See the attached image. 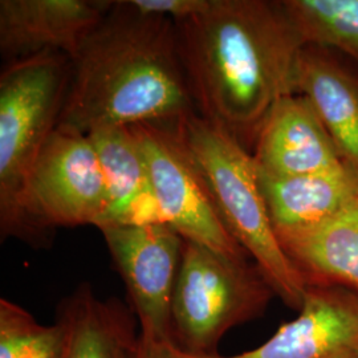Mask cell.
<instances>
[{
	"mask_svg": "<svg viewBox=\"0 0 358 358\" xmlns=\"http://www.w3.org/2000/svg\"><path fill=\"white\" fill-rule=\"evenodd\" d=\"M176 27L196 113L248 149L271 108L297 94L304 44L282 0H211Z\"/></svg>",
	"mask_w": 358,
	"mask_h": 358,
	"instance_id": "1",
	"label": "cell"
},
{
	"mask_svg": "<svg viewBox=\"0 0 358 358\" xmlns=\"http://www.w3.org/2000/svg\"><path fill=\"white\" fill-rule=\"evenodd\" d=\"M137 11L167 17L174 23L203 13L211 0H129Z\"/></svg>",
	"mask_w": 358,
	"mask_h": 358,
	"instance_id": "19",
	"label": "cell"
},
{
	"mask_svg": "<svg viewBox=\"0 0 358 358\" xmlns=\"http://www.w3.org/2000/svg\"><path fill=\"white\" fill-rule=\"evenodd\" d=\"M276 235L306 285L341 287L358 294V195L317 224Z\"/></svg>",
	"mask_w": 358,
	"mask_h": 358,
	"instance_id": "13",
	"label": "cell"
},
{
	"mask_svg": "<svg viewBox=\"0 0 358 358\" xmlns=\"http://www.w3.org/2000/svg\"><path fill=\"white\" fill-rule=\"evenodd\" d=\"M230 358H358V294L307 285L303 307L266 343Z\"/></svg>",
	"mask_w": 358,
	"mask_h": 358,
	"instance_id": "9",
	"label": "cell"
},
{
	"mask_svg": "<svg viewBox=\"0 0 358 358\" xmlns=\"http://www.w3.org/2000/svg\"><path fill=\"white\" fill-rule=\"evenodd\" d=\"M137 358H230L219 353L198 355L185 350L170 340H145L140 336Z\"/></svg>",
	"mask_w": 358,
	"mask_h": 358,
	"instance_id": "20",
	"label": "cell"
},
{
	"mask_svg": "<svg viewBox=\"0 0 358 358\" xmlns=\"http://www.w3.org/2000/svg\"><path fill=\"white\" fill-rule=\"evenodd\" d=\"M252 157L257 171L294 177L345 166L315 109L301 94L275 103L257 130Z\"/></svg>",
	"mask_w": 358,
	"mask_h": 358,
	"instance_id": "11",
	"label": "cell"
},
{
	"mask_svg": "<svg viewBox=\"0 0 358 358\" xmlns=\"http://www.w3.org/2000/svg\"><path fill=\"white\" fill-rule=\"evenodd\" d=\"M259 185L278 232L309 227L337 214L357 196L358 173L348 165L294 177L259 173Z\"/></svg>",
	"mask_w": 358,
	"mask_h": 358,
	"instance_id": "16",
	"label": "cell"
},
{
	"mask_svg": "<svg viewBox=\"0 0 358 358\" xmlns=\"http://www.w3.org/2000/svg\"><path fill=\"white\" fill-rule=\"evenodd\" d=\"M105 210L103 169L88 136L57 127L24 183L11 238L47 248L57 229L97 227Z\"/></svg>",
	"mask_w": 358,
	"mask_h": 358,
	"instance_id": "6",
	"label": "cell"
},
{
	"mask_svg": "<svg viewBox=\"0 0 358 358\" xmlns=\"http://www.w3.org/2000/svg\"><path fill=\"white\" fill-rule=\"evenodd\" d=\"M64 331L59 322L40 324L26 308L0 300V358H62Z\"/></svg>",
	"mask_w": 358,
	"mask_h": 358,
	"instance_id": "18",
	"label": "cell"
},
{
	"mask_svg": "<svg viewBox=\"0 0 358 358\" xmlns=\"http://www.w3.org/2000/svg\"><path fill=\"white\" fill-rule=\"evenodd\" d=\"M112 4L110 0H1V57L6 64L47 52L72 59Z\"/></svg>",
	"mask_w": 358,
	"mask_h": 358,
	"instance_id": "10",
	"label": "cell"
},
{
	"mask_svg": "<svg viewBox=\"0 0 358 358\" xmlns=\"http://www.w3.org/2000/svg\"><path fill=\"white\" fill-rule=\"evenodd\" d=\"M174 127L205 179L226 230L262 271L276 297L299 312L307 285L279 243L252 153L226 129L198 113Z\"/></svg>",
	"mask_w": 358,
	"mask_h": 358,
	"instance_id": "3",
	"label": "cell"
},
{
	"mask_svg": "<svg viewBox=\"0 0 358 358\" xmlns=\"http://www.w3.org/2000/svg\"><path fill=\"white\" fill-rule=\"evenodd\" d=\"M71 60L57 127L87 134L99 127L173 125L196 113L176 23L140 13L129 0L113 1Z\"/></svg>",
	"mask_w": 358,
	"mask_h": 358,
	"instance_id": "2",
	"label": "cell"
},
{
	"mask_svg": "<svg viewBox=\"0 0 358 358\" xmlns=\"http://www.w3.org/2000/svg\"><path fill=\"white\" fill-rule=\"evenodd\" d=\"M64 331L62 358H137L140 324L130 306L117 297L100 299L81 282L57 306Z\"/></svg>",
	"mask_w": 358,
	"mask_h": 358,
	"instance_id": "12",
	"label": "cell"
},
{
	"mask_svg": "<svg viewBox=\"0 0 358 358\" xmlns=\"http://www.w3.org/2000/svg\"><path fill=\"white\" fill-rule=\"evenodd\" d=\"M148 170L161 223L189 242L220 255L250 259L226 230L198 167L179 138L174 124L130 127Z\"/></svg>",
	"mask_w": 358,
	"mask_h": 358,
	"instance_id": "7",
	"label": "cell"
},
{
	"mask_svg": "<svg viewBox=\"0 0 358 358\" xmlns=\"http://www.w3.org/2000/svg\"><path fill=\"white\" fill-rule=\"evenodd\" d=\"M275 291L250 259L185 241L173 299L171 336L198 355H215L226 333L264 315Z\"/></svg>",
	"mask_w": 358,
	"mask_h": 358,
	"instance_id": "5",
	"label": "cell"
},
{
	"mask_svg": "<svg viewBox=\"0 0 358 358\" xmlns=\"http://www.w3.org/2000/svg\"><path fill=\"white\" fill-rule=\"evenodd\" d=\"M103 169L106 210L97 226L161 223L141 149L130 127H99L87 133Z\"/></svg>",
	"mask_w": 358,
	"mask_h": 358,
	"instance_id": "15",
	"label": "cell"
},
{
	"mask_svg": "<svg viewBox=\"0 0 358 358\" xmlns=\"http://www.w3.org/2000/svg\"><path fill=\"white\" fill-rule=\"evenodd\" d=\"M145 340H173L171 310L185 239L165 223L99 227Z\"/></svg>",
	"mask_w": 358,
	"mask_h": 358,
	"instance_id": "8",
	"label": "cell"
},
{
	"mask_svg": "<svg viewBox=\"0 0 358 358\" xmlns=\"http://www.w3.org/2000/svg\"><path fill=\"white\" fill-rule=\"evenodd\" d=\"M72 60L47 52L11 62L0 75V238H11L19 198L56 130L71 83Z\"/></svg>",
	"mask_w": 358,
	"mask_h": 358,
	"instance_id": "4",
	"label": "cell"
},
{
	"mask_svg": "<svg viewBox=\"0 0 358 358\" xmlns=\"http://www.w3.org/2000/svg\"><path fill=\"white\" fill-rule=\"evenodd\" d=\"M304 45L349 56L358 64V0H282Z\"/></svg>",
	"mask_w": 358,
	"mask_h": 358,
	"instance_id": "17",
	"label": "cell"
},
{
	"mask_svg": "<svg viewBox=\"0 0 358 358\" xmlns=\"http://www.w3.org/2000/svg\"><path fill=\"white\" fill-rule=\"evenodd\" d=\"M296 93L307 99L346 165L358 173V76L331 50L304 45Z\"/></svg>",
	"mask_w": 358,
	"mask_h": 358,
	"instance_id": "14",
	"label": "cell"
}]
</instances>
